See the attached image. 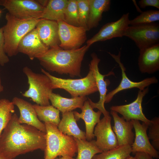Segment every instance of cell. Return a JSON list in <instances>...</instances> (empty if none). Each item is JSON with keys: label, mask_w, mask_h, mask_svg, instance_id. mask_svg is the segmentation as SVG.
I'll list each match as a JSON object with an SVG mask.
<instances>
[{"label": "cell", "mask_w": 159, "mask_h": 159, "mask_svg": "<svg viewBox=\"0 0 159 159\" xmlns=\"http://www.w3.org/2000/svg\"><path fill=\"white\" fill-rule=\"evenodd\" d=\"M82 112L79 113L74 111V114L77 121L82 119L84 121L86 128V139L87 141L93 140L94 138V131L95 126L100 120L102 112L98 110L95 112L90 106L88 100H86L81 108Z\"/></svg>", "instance_id": "cell-21"}, {"label": "cell", "mask_w": 159, "mask_h": 159, "mask_svg": "<svg viewBox=\"0 0 159 159\" xmlns=\"http://www.w3.org/2000/svg\"><path fill=\"white\" fill-rule=\"evenodd\" d=\"M129 15V13L124 14L117 21L108 22L104 25L97 33L87 41L86 45L90 47L97 42L124 36L130 25Z\"/></svg>", "instance_id": "cell-11"}, {"label": "cell", "mask_w": 159, "mask_h": 159, "mask_svg": "<svg viewBox=\"0 0 159 159\" xmlns=\"http://www.w3.org/2000/svg\"><path fill=\"white\" fill-rule=\"evenodd\" d=\"M49 49L41 40L35 28L22 38L18 47L19 52L26 55L31 60L38 59Z\"/></svg>", "instance_id": "cell-16"}, {"label": "cell", "mask_w": 159, "mask_h": 159, "mask_svg": "<svg viewBox=\"0 0 159 159\" xmlns=\"http://www.w3.org/2000/svg\"><path fill=\"white\" fill-rule=\"evenodd\" d=\"M39 119L44 122H49L57 126L60 119V111L52 105L41 106L32 105Z\"/></svg>", "instance_id": "cell-26"}, {"label": "cell", "mask_w": 159, "mask_h": 159, "mask_svg": "<svg viewBox=\"0 0 159 159\" xmlns=\"http://www.w3.org/2000/svg\"><path fill=\"white\" fill-rule=\"evenodd\" d=\"M0 5L20 19H41L44 8L34 0H0Z\"/></svg>", "instance_id": "cell-8"}, {"label": "cell", "mask_w": 159, "mask_h": 159, "mask_svg": "<svg viewBox=\"0 0 159 159\" xmlns=\"http://www.w3.org/2000/svg\"><path fill=\"white\" fill-rule=\"evenodd\" d=\"M74 138L77 146L76 159H92L95 155L102 152L97 146L95 140L89 141Z\"/></svg>", "instance_id": "cell-27"}, {"label": "cell", "mask_w": 159, "mask_h": 159, "mask_svg": "<svg viewBox=\"0 0 159 159\" xmlns=\"http://www.w3.org/2000/svg\"><path fill=\"white\" fill-rule=\"evenodd\" d=\"M138 4L141 8L145 9L147 7L150 6L159 9V0H141L138 1Z\"/></svg>", "instance_id": "cell-35"}, {"label": "cell", "mask_w": 159, "mask_h": 159, "mask_svg": "<svg viewBox=\"0 0 159 159\" xmlns=\"http://www.w3.org/2000/svg\"><path fill=\"white\" fill-rule=\"evenodd\" d=\"M159 20V11L150 10L142 12L140 14L130 20V25H135L150 24Z\"/></svg>", "instance_id": "cell-31"}, {"label": "cell", "mask_w": 159, "mask_h": 159, "mask_svg": "<svg viewBox=\"0 0 159 159\" xmlns=\"http://www.w3.org/2000/svg\"><path fill=\"white\" fill-rule=\"evenodd\" d=\"M108 53L118 64L121 69L122 78L119 85L106 95L105 103L110 102L115 95L122 90L134 88H137L139 89V90H143L150 85L158 82V80L154 76L146 78L138 82L132 81L127 76L125 73V68L121 61L120 51L117 55L110 52H108Z\"/></svg>", "instance_id": "cell-12"}, {"label": "cell", "mask_w": 159, "mask_h": 159, "mask_svg": "<svg viewBox=\"0 0 159 159\" xmlns=\"http://www.w3.org/2000/svg\"><path fill=\"white\" fill-rule=\"evenodd\" d=\"M135 159H153L149 155L143 152H137L135 153Z\"/></svg>", "instance_id": "cell-36"}, {"label": "cell", "mask_w": 159, "mask_h": 159, "mask_svg": "<svg viewBox=\"0 0 159 159\" xmlns=\"http://www.w3.org/2000/svg\"><path fill=\"white\" fill-rule=\"evenodd\" d=\"M1 12H2V11L1 10H0V14L1 13Z\"/></svg>", "instance_id": "cell-41"}, {"label": "cell", "mask_w": 159, "mask_h": 159, "mask_svg": "<svg viewBox=\"0 0 159 159\" xmlns=\"http://www.w3.org/2000/svg\"><path fill=\"white\" fill-rule=\"evenodd\" d=\"M12 102L5 98L0 99V136L14 112Z\"/></svg>", "instance_id": "cell-29"}, {"label": "cell", "mask_w": 159, "mask_h": 159, "mask_svg": "<svg viewBox=\"0 0 159 159\" xmlns=\"http://www.w3.org/2000/svg\"><path fill=\"white\" fill-rule=\"evenodd\" d=\"M124 36L133 41L141 51L159 44V24L155 22L129 26Z\"/></svg>", "instance_id": "cell-7"}, {"label": "cell", "mask_w": 159, "mask_h": 159, "mask_svg": "<svg viewBox=\"0 0 159 159\" xmlns=\"http://www.w3.org/2000/svg\"><path fill=\"white\" fill-rule=\"evenodd\" d=\"M54 159H75L73 157L69 156H61L59 158L58 157Z\"/></svg>", "instance_id": "cell-37"}, {"label": "cell", "mask_w": 159, "mask_h": 159, "mask_svg": "<svg viewBox=\"0 0 159 159\" xmlns=\"http://www.w3.org/2000/svg\"><path fill=\"white\" fill-rule=\"evenodd\" d=\"M64 21L71 25L80 26L77 0H68L64 12Z\"/></svg>", "instance_id": "cell-30"}, {"label": "cell", "mask_w": 159, "mask_h": 159, "mask_svg": "<svg viewBox=\"0 0 159 159\" xmlns=\"http://www.w3.org/2000/svg\"><path fill=\"white\" fill-rule=\"evenodd\" d=\"M92 59L89 64V68L92 71L95 80L98 91L100 93V99L97 102H92L88 98L89 103L93 109L97 108L103 113L104 117H108L110 116L109 112L105 109L104 106L105 99L107 91V87L110 84L109 80H104L105 76L114 74L112 71L110 72L107 74L103 75L100 72L98 65L100 61V59L98 58L95 52L91 54Z\"/></svg>", "instance_id": "cell-10"}, {"label": "cell", "mask_w": 159, "mask_h": 159, "mask_svg": "<svg viewBox=\"0 0 159 159\" xmlns=\"http://www.w3.org/2000/svg\"><path fill=\"white\" fill-rule=\"evenodd\" d=\"M44 123L46 128L44 159H54L58 156H75L77 146L74 137L63 133L57 125L49 122Z\"/></svg>", "instance_id": "cell-3"}, {"label": "cell", "mask_w": 159, "mask_h": 159, "mask_svg": "<svg viewBox=\"0 0 159 159\" xmlns=\"http://www.w3.org/2000/svg\"><path fill=\"white\" fill-rule=\"evenodd\" d=\"M148 126V136L149 140H152L151 144L157 150H159V117H155L150 120Z\"/></svg>", "instance_id": "cell-33"}, {"label": "cell", "mask_w": 159, "mask_h": 159, "mask_svg": "<svg viewBox=\"0 0 159 159\" xmlns=\"http://www.w3.org/2000/svg\"><path fill=\"white\" fill-rule=\"evenodd\" d=\"M77 3L80 26L87 31V23L90 9L89 0H77Z\"/></svg>", "instance_id": "cell-32"}, {"label": "cell", "mask_w": 159, "mask_h": 159, "mask_svg": "<svg viewBox=\"0 0 159 159\" xmlns=\"http://www.w3.org/2000/svg\"><path fill=\"white\" fill-rule=\"evenodd\" d=\"M126 159H135V157H133L132 156H130L128 158Z\"/></svg>", "instance_id": "cell-40"}, {"label": "cell", "mask_w": 159, "mask_h": 159, "mask_svg": "<svg viewBox=\"0 0 159 159\" xmlns=\"http://www.w3.org/2000/svg\"><path fill=\"white\" fill-rule=\"evenodd\" d=\"M35 28L41 40L49 48L59 47V26L57 21L41 19Z\"/></svg>", "instance_id": "cell-17"}, {"label": "cell", "mask_w": 159, "mask_h": 159, "mask_svg": "<svg viewBox=\"0 0 159 159\" xmlns=\"http://www.w3.org/2000/svg\"><path fill=\"white\" fill-rule=\"evenodd\" d=\"M62 118L57 125L59 130L65 135L82 140H86L85 132L77 123L73 112L62 113Z\"/></svg>", "instance_id": "cell-23"}, {"label": "cell", "mask_w": 159, "mask_h": 159, "mask_svg": "<svg viewBox=\"0 0 159 159\" xmlns=\"http://www.w3.org/2000/svg\"><path fill=\"white\" fill-rule=\"evenodd\" d=\"M23 72L27 78L29 85L28 89L22 94L23 96L30 98L41 106L50 105L49 95L53 89L48 77L44 74L34 72L27 66L23 68Z\"/></svg>", "instance_id": "cell-6"}, {"label": "cell", "mask_w": 159, "mask_h": 159, "mask_svg": "<svg viewBox=\"0 0 159 159\" xmlns=\"http://www.w3.org/2000/svg\"><path fill=\"white\" fill-rule=\"evenodd\" d=\"M49 97L52 105L62 113L72 111L77 108L81 109L87 100L86 96L67 98L52 92L49 93Z\"/></svg>", "instance_id": "cell-22"}, {"label": "cell", "mask_w": 159, "mask_h": 159, "mask_svg": "<svg viewBox=\"0 0 159 159\" xmlns=\"http://www.w3.org/2000/svg\"><path fill=\"white\" fill-rule=\"evenodd\" d=\"M68 0H50L44 7L41 19L64 21Z\"/></svg>", "instance_id": "cell-25"}, {"label": "cell", "mask_w": 159, "mask_h": 159, "mask_svg": "<svg viewBox=\"0 0 159 159\" xmlns=\"http://www.w3.org/2000/svg\"><path fill=\"white\" fill-rule=\"evenodd\" d=\"M111 117H104L95 127L94 134L96 137V144L102 152L119 146L116 136L111 125Z\"/></svg>", "instance_id": "cell-14"}, {"label": "cell", "mask_w": 159, "mask_h": 159, "mask_svg": "<svg viewBox=\"0 0 159 159\" xmlns=\"http://www.w3.org/2000/svg\"><path fill=\"white\" fill-rule=\"evenodd\" d=\"M149 90L148 87L143 90H139L137 97L133 102L128 104L112 106L110 107L111 110L121 114L126 120H140L149 125L151 121L147 119L143 113L142 106L143 98Z\"/></svg>", "instance_id": "cell-13"}, {"label": "cell", "mask_w": 159, "mask_h": 159, "mask_svg": "<svg viewBox=\"0 0 159 159\" xmlns=\"http://www.w3.org/2000/svg\"><path fill=\"white\" fill-rule=\"evenodd\" d=\"M4 89V86L2 85L1 78L0 77V93L3 91Z\"/></svg>", "instance_id": "cell-38"}, {"label": "cell", "mask_w": 159, "mask_h": 159, "mask_svg": "<svg viewBox=\"0 0 159 159\" xmlns=\"http://www.w3.org/2000/svg\"><path fill=\"white\" fill-rule=\"evenodd\" d=\"M41 71L49 78L53 90L64 89L72 97H86L98 91L93 73L90 69L85 77L76 79L58 78L52 75L42 68L41 69Z\"/></svg>", "instance_id": "cell-5"}, {"label": "cell", "mask_w": 159, "mask_h": 159, "mask_svg": "<svg viewBox=\"0 0 159 159\" xmlns=\"http://www.w3.org/2000/svg\"><path fill=\"white\" fill-rule=\"evenodd\" d=\"M131 120L135 132L134 141L131 145L132 153L135 154L137 152H143L153 158H158L159 152L150 143L147 134L148 125L144 122L141 124L138 120Z\"/></svg>", "instance_id": "cell-15"}, {"label": "cell", "mask_w": 159, "mask_h": 159, "mask_svg": "<svg viewBox=\"0 0 159 159\" xmlns=\"http://www.w3.org/2000/svg\"><path fill=\"white\" fill-rule=\"evenodd\" d=\"M9 61V57L4 50L3 28L2 27L0 28V65L4 66Z\"/></svg>", "instance_id": "cell-34"}, {"label": "cell", "mask_w": 159, "mask_h": 159, "mask_svg": "<svg viewBox=\"0 0 159 159\" xmlns=\"http://www.w3.org/2000/svg\"><path fill=\"white\" fill-rule=\"evenodd\" d=\"M138 68L142 73L152 74L159 70V44L139 51Z\"/></svg>", "instance_id": "cell-20"}, {"label": "cell", "mask_w": 159, "mask_h": 159, "mask_svg": "<svg viewBox=\"0 0 159 159\" xmlns=\"http://www.w3.org/2000/svg\"><path fill=\"white\" fill-rule=\"evenodd\" d=\"M12 102L18 108L20 112L19 122L32 126L39 130L46 133L44 123L38 119L32 105L26 101L18 97H14Z\"/></svg>", "instance_id": "cell-18"}, {"label": "cell", "mask_w": 159, "mask_h": 159, "mask_svg": "<svg viewBox=\"0 0 159 159\" xmlns=\"http://www.w3.org/2000/svg\"><path fill=\"white\" fill-rule=\"evenodd\" d=\"M6 24L3 27L4 49L9 57L16 56L19 53L18 47L22 38L35 28L40 19H20L8 12L5 16Z\"/></svg>", "instance_id": "cell-4"}, {"label": "cell", "mask_w": 159, "mask_h": 159, "mask_svg": "<svg viewBox=\"0 0 159 159\" xmlns=\"http://www.w3.org/2000/svg\"><path fill=\"white\" fill-rule=\"evenodd\" d=\"M57 21L59 26V47L67 50L81 47L87 40L86 29L81 26L70 25L63 21Z\"/></svg>", "instance_id": "cell-9"}, {"label": "cell", "mask_w": 159, "mask_h": 159, "mask_svg": "<svg viewBox=\"0 0 159 159\" xmlns=\"http://www.w3.org/2000/svg\"><path fill=\"white\" fill-rule=\"evenodd\" d=\"M46 133L32 126L21 124L16 113L0 136V153L6 158L15 159L17 156L37 150L44 151Z\"/></svg>", "instance_id": "cell-1"}, {"label": "cell", "mask_w": 159, "mask_h": 159, "mask_svg": "<svg viewBox=\"0 0 159 159\" xmlns=\"http://www.w3.org/2000/svg\"><path fill=\"white\" fill-rule=\"evenodd\" d=\"M89 12L87 23V31L97 27L102 18L104 12L110 8V0H89Z\"/></svg>", "instance_id": "cell-24"}, {"label": "cell", "mask_w": 159, "mask_h": 159, "mask_svg": "<svg viewBox=\"0 0 159 159\" xmlns=\"http://www.w3.org/2000/svg\"><path fill=\"white\" fill-rule=\"evenodd\" d=\"M0 159H11L7 158L0 153Z\"/></svg>", "instance_id": "cell-39"}, {"label": "cell", "mask_w": 159, "mask_h": 159, "mask_svg": "<svg viewBox=\"0 0 159 159\" xmlns=\"http://www.w3.org/2000/svg\"><path fill=\"white\" fill-rule=\"evenodd\" d=\"M89 48L85 45L72 50H64L59 47L51 48L37 59L41 65L49 72L72 77H80L82 62Z\"/></svg>", "instance_id": "cell-2"}, {"label": "cell", "mask_w": 159, "mask_h": 159, "mask_svg": "<svg viewBox=\"0 0 159 159\" xmlns=\"http://www.w3.org/2000/svg\"><path fill=\"white\" fill-rule=\"evenodd\" d=\"M110 114L114 123L112 128L117 137L118 145L131 146L134 141L135 136L132 131L133 126L131 120H125L113 111L111 110Z\"/></svg>", "instance_id": "cell-19"}, {"label": "cell", "mask_w": 159, "mask_h": 159, "mask_svg": "<svg viewBox=\"0 0 159 159\" xmlns=\"http://www.w3.org/2000/svg\"><path fill=\"white\" fill-rule=\"evenodd\" d=\"M132 153L131 146L123 145L95 155L92 159H126Z\"/></svg>", "instance_id": "cell-28"}]
</instances>
